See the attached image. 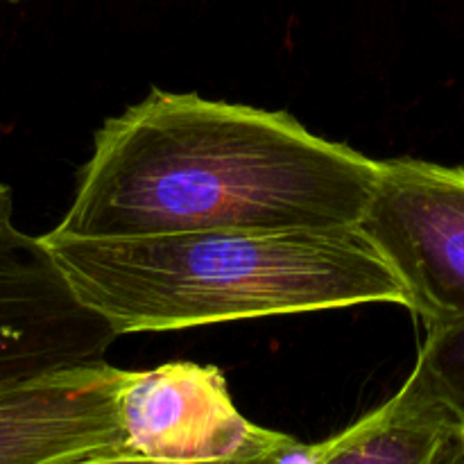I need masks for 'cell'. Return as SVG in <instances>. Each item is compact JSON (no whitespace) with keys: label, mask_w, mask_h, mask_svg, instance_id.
<instances>
[{"label":"cell","mask_w":464,"mask_h":464,"mask_svg":"<svg viewBox=\"0 0 464 464\" xmlns=\"http://www.w3.org/2000/svg\"><path fill=\"white\" fill-rule=\"evenodd\" d=\"M381 161L313 134L288 111L152 89L104 121L54 234L358 227Z\"/></svg>","instance_id":"6da1fadb"},{"label":"cell","mask_w":464,"mask_h":464,"mask_svg":"<svg viewBox=\"0 0 464 464\" xmlns=\"http://www.w3.org/2000/svg\"><path fill=\"white\" fill-rule=\"evenodd\" d=\"M41 238L80 302L118 338L362 304L408 306L401 281L361 225Z\"/></svg>","instance_id":"7a4b0ae2"},{"label":"cell","mask_w":464,"mask_h":464,"mask_svg":"<svg viewBox=\"0 0 464 464\" xmlns=\"http://www.w3.org/2000/svg\"><path fill=\"white\" fill-rule=\"evenodd\" d=\"M361 229L388 261L426 326L464 317V168L381 161Z\"/></svg>","instance_id":"3957f363"},{"label":"cell","mask_w":464,"mask_h":464,"mask_svg":"<svg viewBox=\"0 0 464 464\" xmlns=\"http://www.w3.org/2000/svg\"><path fill=\"white\" fill-rule=\"evenodd\" d=\"M118 335L80 302L44 238L14 220L0 181V388L102 362Z\"/></svg>","instance_id":"277c9868"},{"label":"cell","mask_w":464,"mask_h":464,"mask_svg":"<svg viewBox=\"0 0 464 464\" xmlns=\"http://www.w3.org/2000/svg\"><path fill=\"white\" fill-rule=\"evenodd\" d=\"M121 421L127 451L159 462L240 460L295 442L293 435L243 417L218 367L184 361L130 372L121 394Z\"/></svg>","instance_id":"5b68a950"},{"label":"cell","mask_w":464,"mask_h":464,"mask_svg":"<svg viewBox=\"0 0 464 464\" xmlns=\"http://www.w3.org/2000/svg\"><path fill=\"white\" fill-rule=\"evenodd\" d=\"M127 379L130 372L102 361L3 385L0 464H75L130 453L121 421Z\"/></svg>","instance_id":"8992f818"},{"label":"cell","mask_w":464,"mask_h":464,"mask_svg":"<svg viewBox=\"0 0 464 464\" xmlns=\"http://www.w3.org/2000/svg\"><path fill=\"white\" fill-rule=\"evenodd\" d=\"M317 444L320 464H464V430L417 370L397 394Z\"/></svg>","instance_id":"52a82bcc"},{"label":"cell","mask_w":464,"mask_h":464,"mask_svg":"<svg viewBox=\"0 0 464 464\" xmlns=\"http://www.w3.org/2000/svg\"><path fill=\"white\" fill-rule=\"evenodd\" d=\"M415 370L464 430V317L426 326Z\"/></svg>","instance_id":"ba28073f"},{"label":"cell","mask_w":464,"mask_h":464,"mask_svg":"<svg viewBox=\"0 0 464 464\" xmlns=\"http://www.w3.org/2000/svg\"><path fill=\"white\" fill-rule=\"evenodd\" d=\"M281 451H284V449H281ZM281 451L266 453V456H256V458H240V460H218V462H198V464H276L279 462ZM75 464H175V462L148 460V458H139V456H130V453H122V456L95 458V460H84V462H75Z\"/></svg>","instance_id":"9c48e42d"},{"label":"cell","mask_w":464,"mask_h":464,"mask_svg":"<svg viewBox=\"0 0 464 464\" xmlns=\"http://www.w3.org/2000/svg\"><path fill=\"white\" fill-rule=\"evenodd\" d=\"M0 3H23V0H0Z\"/></svg>","instance_id":"30bf717a"}]
</instances>
